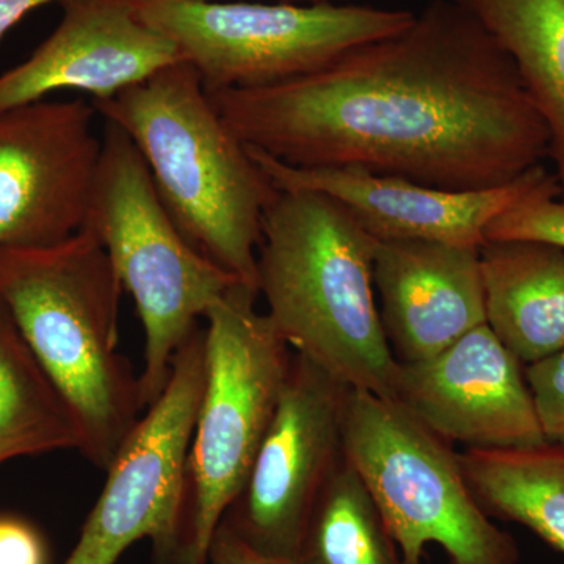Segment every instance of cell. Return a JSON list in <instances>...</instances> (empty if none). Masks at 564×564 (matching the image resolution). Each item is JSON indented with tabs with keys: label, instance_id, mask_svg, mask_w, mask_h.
I'll use <instances>...</instances> for the list:
<instances>
[{
	"label": "cell",
	"instance_id": "16",
	"mask_svg": "<svg viewBox=\"0 0 564 564\" xmlns=\"http://www.w3.org/2000/svg\"><path fill=\"white\" fill-rule=\"evenodd\" d=\"M486 325L522 364L564 350V247L486 240L480 247Z\"/></svg>",
	"mask_w": 564,
	"mask_h": 564
},
{
	"label": "cell",
	"instance_id": "3",
	"mask_svg": "<svg viewBox=\"0 0 564 564\" xmlns=\"http://www.w3.org/2000/svg\"><path fill=\"white\" fill-rule=\"evenodd\" d=\"M124 288L95 234L0 248V300L68 403L79 452L107 470L143 415L140 377L118 350Z\"/></svg>",
	"mask_w": 564,
	"mask_h": 564
},
{
	"label": "cell",
	"instance_id": "23",
	"mask_svg": "<svg viewBox=\"0 0 564 564\" xmlns=\"http://www.w3.org/2000/svg\"><path fill=\"white\" fill-rule=\"evenodd\" d=\"M46 541L25 519L0 514V564H47Z\"/></svg>",
	"mask_w": 564,
	"mask_h": 564
},
{
	"label": "cell",
	"instance_id": "26",
	"mask_svg": "<svg viewBox=\"0 0 564 564\" xmlns=\"http://www.w3.org/2000/svg\"><path fill=\"white\" fill-rule=\"evenodd\" d=\"M282 3H295V6H322V3H332L329 0H276Z\"/></svg>",
	"mask_w": 564,
	"mask_h": 564
},
{
	"label": "cell",
	"instance_id": "9",
	"mask_svg": "<svg viewBox=\"0 0 564 564\" xmlns=\"http://www.w3.org/2000/svg\"><path fill=\"white\" fill-rule=\"evenodd\" d=\"M206 377L204 326L174 356L165 391L107 467L98 502L63 564H118L150 540L158 564H180L187 525V464Z\"/></svg>",
	"mask_w": 564,
	"mask_h": 564
},
{
	"label": "cell",
	"instance_id": "24",
	"mask_svg": "<svg viewBox=\"0 0 564 564\" xmlns=\"http://www.w3.org/2000/svg\"><path fill=\"white\" fill-rule=\"evenodd\" d=\"M209 562L215 564H299L256 554L221 527H218L212 541Z\"/></svg>",
	"mask_w": 564,
	"mask_h": 564
},
{
	"label": "cell",
	"instance_id": "25",
	"mask_svg": "<svg viewBox=\"0 0 564 564\" xmlns=\"http://www.w3.org/2000/svg\"><path fill=\"white\" fill-rule=\"evenodd\" d=\"M65 0H0V40L32 11Z\"/></svg>",
	"mask_w": 564,
	"mask_h": 564
},
{
	"label": "cell",
	"instance_id": "8",
	"mask_svg": "<svg viewBox=\"0 0 564 564\" xmlns=\"http://www.w3.org/2000/svg\"><path fill=\"white\" fill-rule=\"evenodd\" d=\"M207 93L270 87L325 68L345 52L393 35L415 14L361 6L232 0H135Z\"/></svg>",
	"mask_w": 564,
	"mask_h": 564
},
{
	"label": "cell",
	"instance_id": "7",
	"mask_svg": "<svg viewBox=\"0 0 564 564\" xmlns=\"http://www.w3.org/2000/svg\"><path fill=\"white\" fill-rule=\"evenodd\" d=\"M345 456L372 494L403 564L437 544L448 564H518V543L485 513L459 454L393 400L348 393Z\"/></svg>",
	"mask_w": 564,
	"mask_h": 564
},
{
	"label": "cell",
	"instance_id": "19",
	"mask_svg": "<svg viewBox=\"0 0 564 564\" xmlns=\"http://www.w3.org/2000/svg\"><path fill=\"white\" fill-rule=\"evenodd\" d=\"M79 448L68 403L0 300V464Z\"/></svg>",
	"mask_w": 564,
	"mask_h": 564
},
{
	"label": "cell",
	"instance_id": "13",
	"mask_svg": "<svg viewBox=\"0 0 564 564\" xmlns=\"http://www.w3.org/2000/svg\"><path fill=\"white\" fill-rule=\"evenodd\" d=\"M248 151L280 191H313L332 196L380 242L426 240L480 248L494 218L554 176L540 163L502 187L454 192L356 166L295 169L254 148Z\"/></svg>",
	"mask_w": 564,
	"mask_h": 564
},
{
	"label": "cell",
	"instance_id": "12",
	"mask_svg": "<svg viewBox=\"0 0 564 564\" xmlns=\"http://www.w3.org/2000/svg\"><path fill=\"white\" fill-rule=\"evenodd\" d=\"M391 400L451 445L507 451L547 443L522 362L486 323L429 361L400 364Z\"/></svg>",
	"mask_w": 564,
	"mask_h": 564
},
{
	"label": "cell",
	"instance_id": "18",
	"mask_svg": "<svg viewBox=\"0 0 564 564\" xmlns=\"http://www.w3.org/2000/svg\"><path fill=\"white\" fill-rule=\"evenodd\" d=\"M459 459L475 499L489 518L524 525L564 554L563 445L466 448Z\"/></svg>",
	"mask_w": 564,
	"mask_h": 564
},
{
	"label": "cell",
	"instance_id": "27",
	"mask_svg": "<svg viewBox=\"0 0 564 564\" xmlns=\"http://www.w3.org/2000/svg\"><path fill=\"white\" fill-rule=\"evenodd\" d=\"M207 564H215V563L209 562V563H207Z\"/></svg>",
	"mask_w": 564,
	"mask_h": 564
},
{
	"label": "cell",
	"instance_id": "21",
	"mask_svg": "<svg viewBox=\"0 0 564 564\" xmlns=\"http://www.w3.org/2000/svg\"><path fill=\"white\" fill-rule=\"evenodd\" d=\"M486 240H540L564 247V202L555 176L494 218Z\"/></svg>",
	"mask_w": 564,
	"mask_h": 564
},
{
	"label": "cell",
	"instance_id": "1",
	"mask_svg": "<svg viewBox=\"0 0 564 564\" xmlns=\"http://www.w3.org/2000/svg\"><path fill=\"white\" fill-rule=\"evenodd\" d=\"M247 144L295 169L356 166L443 191L502 187L547 158L514 62L462 0L296 79L209 93Z\"/></svg>",
	"mask_w": 564,
	"mask_h": 564
},
{
	"label": "cell",
	"instance_id": "17",
	"mask_svg": "<svg viewBox=\"0 0 564 564\" xmlns=\"http://www.w3.org/2000/svg\"><path fill=\"white\" fill-rule=\"evenodd\" d=\"M514 62L547 129L564 202V0H462Z\"/></svg>",
	"mask_w": 564,
	"mask_h": 564
},
{
	"label": "cell",
	"instance_id": "6",
	"mask_svg": "<svg viewBox=\"0 0 564 564\" xmlns=\"http://www.w3.org/2000/svg\"><path fill=\"white\" fill-rule=\"evenodd\" d=\"M236 282L204 317L206 377L187 464V525L180 564H207L223 516L242 491L280 403L293 351Z\"/></svg>",
	"mask_w": 564,
	"mask_h": 564
},
{
	"label": "cell",
	"instance_id": "10",
	"mask_svg": "<svg viewBox=\"0 0 564 564\" xmlns=\"http://www.w3.org/2000/svg\"><path fill=\"white\" fill-rule=\"evenodd\" d=\"M350 391L293 352L272 425L218 527L256 554L296 563L315 503L345 462Z\"/></svg>",
	"mask_w": 564,
	"mask_h": 564
},
{
	"label": "cell",
	"instance_id": "15",
	"mask_svg": "<svg viewBox=\"0 0 564 564\" xmlns=\"http://www.w3.org/2000/svg\"><path fill=\"white\" fill-rule=\"evenodd\" d=\"M373 288L386 339L400 364L429 361L486 323L478 247L378 240Z\"/></svg>",
	"mask_w": 564,
	"mask_h": 564
},
{
	"label": "cell",
	"instance_id": "14",
	"mask_svg": "<svg viewBox=\"0 0 564 564\" xmlns=\"http://www.w3.org/2000/svg\"><path fill=\"white\" fill-rule=\"evenodd\" d=\"M57 29L28 61L0 74V111L55 91L107 101L184 61L169 36L137 11L135 0H65Z\"/></svg>",
	"mask_w": 564,
	"mask_h": 564
},
{
	"label": "cell",
	"instance_id": "5",
	"mask_svg": "<svg viewBox=\"0 0 564 564\" xmlns=\"http://www.w3.org/2000/svg\"><path fill=\"white\" fill-rule=\"evenodd\" d=\"M82 228L109 254L144 332V410L169 383L174 356L236 278L196 250L166 210L128 133L106 121L102 154ZM248 285V284H247Z\"/></svg>",
	"mask_w": 564,
	"mask_h": 564
},
{
	"label": "cell",
	"instance_id": "22",
	"mask_svg": "<svg viewBox=\"0 0 564 564\" xmlns=\"http://www.w3.org/2000/svg\"><path fill=\"white\" fill-rule=\"evenodd\" d=\"M525 380L545 440L564 447V350L529 364Z\"/></svg>",
	"mask_w": 564,
	"mask_h": 564
},
{
	"label": "cell",
	"instance_id": "4",
	"mask_svg": "<svg viewBox=\"0 0 564 564\" xmlns=\"http://www.w3.org/2000/svg\"><path fill=\"white\" fill-rule=\"evenodd\" d=\"M91 104L133 141L188 242L258 289L262 218L280 188L223 120L191 63H174Z\"/></svg>",
	"mask_w": 564,
	"mask_h": 564
},
{
	"label": "cell",
	"instance_id": "20",
	"mask_svg": "<svg viewBox=\"0 0 564 564\" xmlns=\"http://www.w3.org/2000/svg\"><path fill=\"white\" fill-rule=\"evenodd\" d=\"M299 564H403L372 494L345 462L315 503Z\"/></svg>",
	"mask_w": 564,
	"mask_h": 564
},
{
	"label": "cell",
	"instance_id": "2",
	"mask_svg": "<svg viewBox=\"0 0 564 564\" xmlns=\"http://www.w3.org/2000/svg\"><path fill=\"white\" fill-rule=\"evenodd\" d=\"M377 242L332 196L278 191L256 270L265 314L293 352L348 388L391 400L400 362L375 299Z\"/></svg>",
	"mask_w": 564,
	"mask_h": 564
},
{
	"label": "cell",
	"instance_id": "11",
	"mask_svg": "<svg viewBox=\"0 0 564 564\" xmlns=\"http://www.w3.org/2000/svg\"><path fill=\"white\" fill-rule=\"evenodd\" d=\"M93 104L0 111V248L52 247L80 231L102 154Z\"/></svg>",
	"mask_w": 564,
	"mask_h": 564
}]
</instances>
